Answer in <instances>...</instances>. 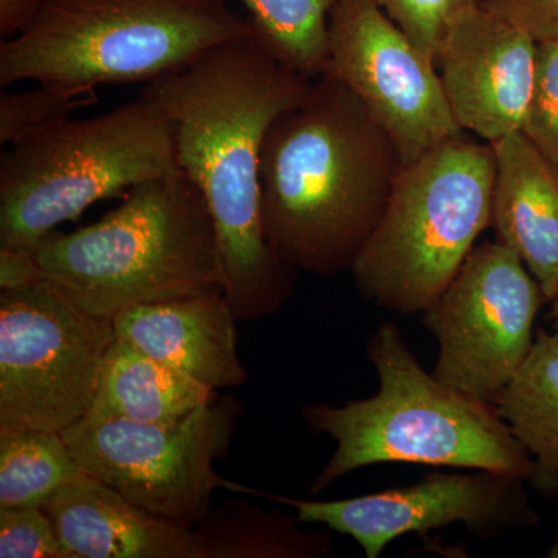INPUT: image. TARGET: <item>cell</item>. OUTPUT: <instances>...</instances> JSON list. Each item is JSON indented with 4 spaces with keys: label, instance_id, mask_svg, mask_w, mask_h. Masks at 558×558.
Masks as SVG:
<instances>
[{
    "label": "cell",
    "instance_id": "7a4b0ae2",
    "mask_svg": "<svg viewBox=\"0 0 558 558\" xmlns=\"http://www.w3.org/2000/svg\"><path fill=\"white\" fill-rule=\"evenodd\" d=\"M398 146L359 98L329 76L271 123L260 150L267 242L295 270H351L379 227L400 172Z\"/></svg>",
    "mask_w": 558,
    "mask_h": 558
},
{
    "label": "cell",
    "instance_id": "ba28073f",
    "mask_svg": "<svg viewBox=\"0 0 558 558\" xmlns=\"http://www.w3.org/2000/svg\"><path fill=\"white\" fill-rule=\"evenodd\" d=\"M242 413L229 395L174 422L84 417L61 435L83 472L154 515L193 529L211 512L218 488L263 497L215 470L229 457Z\"/></svg>",
    "mask_w": 558,
    "mask_h": 558
},
{
    "label": "cell",
    "instance_id": "8992f818",
    "mask_svg": "<svg viewBox=\"0 0 558 558\" xmlns=\"http://www.w3.org/2000/svg\"><path fill=\"white\" fill-rule=\"evenodd\" d=\"M179 170L170 123L145 98L54 121L0 156V248L36 247L92 205Z\"/></svg>",
    "mask_w": 558,
    "mask_h": 558
},
{
    "label": "cell",
    "instance_id": "cb8c5ba5",
    "mask_svg": "<svg viewBox=\"0 0 558 558\" xmlns=\"http://www.w3.org/2000/svg\"><path fill=\"white\" fill-rule=\"evenodd\" d=\"M521 132L558 167V40L538 44L534 94Z\"/></svg>",
    "mask_w": 558,
    "mask_h": 558
},
{
    "label": "cell",
    "instance_id": "d6986e66",
    "mask_svg": "<svg viewBox=\"0 0 558 558\" xmlns=\"http://www.w3.org/2000/svg\"><path fill=\"white\" fill-rule=\"evenodd\" d=\"M250 502L227 501L193 527L194 558H317L329 556V532Z\"/></svg>",
    "mask_w": 558,
    "mask_h": 558
},
{
    "label": "cell",
    "instance_id": "5bb4252c",
    "mask_svg": "<svg viewBox=\"0 0 558 558\" xmlns=\"http://www.w3.org/2000/svg\"><path fill=\"white\" fill-rule=\"evenodd\" d=\"M236 322L226 293L211 292L131 307L113 318V328L117 339L219 391L248 379Z\"/></svg>",
    "mask_w": 558,
    "mask_h": 558
},
{
    "label": "cell",
    "instance_id": "e0dca14e",
    "mask_svg": "<svg viewBox=\"0 0 558 558\" xmlns=\"http://www.w3.org/2000/svg\"><path fill=\"white\" fill-rule=\"evenodd\" d=\"M219 399L218 391L117 339L102 363L97 395L86 417L138 424L174 422Z\"/></svg>",
    "mask_w": 558,
    "mask_h": 558
},
{
    "label": "cell",
    "instance_id": "7c38bea8",
    "mask_svg": "<svg viewBox=\"0 0 558 558\" xmlns=\"http://www.w3.org/2000/svg\"><path fill=\"white\" fill-rule=\"evenodd\" d=\"M526 483L488 470L432 472L411 486L355 498L306 501L267 492L263 497L295 508L300 523L322 524L354 538L366 558H379L402 535L457 523L480 539H498L534 527L539 515L532 508Z\"/></svg>",
    "mask_w": 558,
    "mask_h": 558
},
{
    "label": "cell",
    "instance_id": "277c9868",
    "mask_svg": "<svg viewBox=\"0 0 558 558\" xmlns=\"http://www.w3.org/2000/svg\"><path fill=\"white\" fill-rule=\"evenodd\" d=\"M31 252L43 281L112 322L142 304L227 289L207 201L180 170L140 183L97 222L54 230Z\"/></svg>",
    "mask_w": 558,
    "mask_h": 558
},
{
    "label": "cell",
    "instance_id": "7402d4cb",
    "mask_svg": "<svg viewBox=\"0 0 558 558\" xmlns=\"http://www.w3.org/2000/svg\"><path fill=\"white\" fill-rule=\"evenodd\" d=\"M97 97H78L53 87L0 94V143L11 146L54 121L72 117L73 110L90 105Z\"/></svg>",
    "mask_w": 558,
    "mask_h": 558
},
{
    "label": "cell",
    "instance_id": "83f0119b",
    "mask_svg": "<svg viewBox=\"0 0 558 558\" xmlns=\"http://www.w3.org/2000/svg\"><path fill=\"white\" fill-rule=\"evenodd\" d=\"M46 0H0V36L13 38L24 31Z\"/></svg>",
    "mask_w": 558,
    "mask_h": 558
},
{
    "label": "cell",
    "instance_id": "30bf717a",
    "mask_svg": "<svg viewBox=\"0 0 558 558\" xmlns=\"http://www.w3.org/2000/svg\"><path fill=\"white\" fill-rule=\"evenodd\" d=\"M545 293L513 250L484 242L457 277L422 312L438 341L433 376L494 403L534 347V325Z\"/></svg>",
    "mask_w": 558,
    "mask_h": 558
},
{
    "label": "cell",
    "instance_id": "f1b7e54d",
    "mask_svg": "<svg viewBox=\"0 0 558 558\" xmlns=\"http://www.w3.org/2000/svg\"><path fill=\"white\" fill-rule=\"evenodd\" d=\"M550 304H553V311H550V314H553L554 323H556V329H558V295L556 299L550 301Z\"/></svg>",
    "mask_w": 558,
    "mask_h": 558
},
{
    "label": "cell",
    "instance_id": "2e32d148",
    "mask_svg": "<svg viewBox=\"0 0 558 558\" xmlns=\"http://www.w3.org/2000/svg\"><path fill=\"white\" fill-rule=\"evenodd\" d=\"M497 178L490 227L513 250L548 303L558 295V167L521 131L492 143Z\"/></svg>",
    "mask_w": 558,
    "mask_h": 558
},
{
    "label": "cell",
    "instance_id": "4fadbf2b",
    "mask_svg": "<svg viewBox=\"0 0 558 558\" xmlns=\"http://www.w3.org/2000/svg\"><path fill=\"white\" fill-rule=\"evenodd\" d=\"M538 44L483 3L451 25L436 57L462 131L487 143L521 131L534 94Z\"/></svg>",
    "mask_w": 558,
    "mask_h": 558
},
{
    "label": "cell",
    "instance_id": "ffe728a7",
    "mask_svg": "<svg viewBox=\"0 0 558 558\" xmlns=\"http://www.w3.org/2000/svg\"><path fill=\"white\" fill-rule=\"evenodd\" d=\"M81 472L61 433L0 425V509L43 508Z\"/></svg>",
    "mask_w": 558,
    "mask_h": 558
},
{
    "label": "cell",
    "instance_id": "3957f363",
    "mask_svg": "<svg viewBox=\"0 0 558 558\" xmlns=\"http://www.w3.org/2000/svg\"><path fill=\"white\" fill-rule=\"evenodd\" d=\"M379 391L344 405L310 403L300 414L317 435L336 440L311 494L371 465L417 464L488 470L531 480L534 461L494 403L473 398L427 373L398 326L381 323L368 343Z\"/></svg>",
    "mask_w": 558,
    "mask_h": 558
},
{
    "label": "cell",
    "instance_id": "4316f807",
    "mask_svg": "<svg viewBox=\"0 0 558 558\" xmlns=\"http://www.w3.org/2000/svg\"><path fill=\"white\" fill-rule=\"evenodd\" d=\"M43 281L31 250L0 248V290L27 288Z\"/></svg>",
    "mask_w": 558,
    "mask_h": 558
},
{
    "label": "cell",
    "instance_id": "6da1fadb",
    "mask_svg": "<svg viewBox=\"0 0 558 558\" xmlns=\"http://www.w3.org/2000/svg\"><path fill=\"white\" fill-rule=\"evenodd\" d=\"M311 83L252 28L140 92L170 123L180 171L207 201L238 322L271 317L295 290L299 270L264 231L260 150L271 123Z\"/></svg>",
    "mask_w": 558,
    "mask_h": 558
},
{
    "label": "cell",
    "instance_id": "d4e9b609",
    "mask_svg": "<svg viewBox=\"0 0 558 558\" xmlns=\"http://www.w3.org/2000/svg\"><path fill=\"white\" fill-rule=\"evenodd\" d=\"M0 558H65L44 508L0 509Z\"/></svg>",
    "mask_w": 558,
    "mask_h": 558
},
{
    "label": "cell",
    "instance_id": "9c48e42d",
    "mask_svg": "<svg viewBox=\"0 0 558 558\" xmlns=\"http://www.w3.org/2000/svg\"><path fill=\"white\" fill-rule=\"evenodd\" d=\"M112 319L47 281L0 290V425L62 433L89 414Z\"/></svg>",
    "mask_w": 558,
    "mask_h": 558
},
{
    "label": "cell",
    "instance_id": "8fae6325",
    "mask_svg": "<svg viewBox=\"0 0 558 558\" xmlns=\"http://www.w3.org/2000/svg\"><path fill=\"white\" fill-rule=\"evenodd\" d=\"M322 76L340 81L359 98L396 143L405 167L464 135L435 62L389 20L379 0H340L333 7Z\"/></svg>",
    "mask_w": 558,
    "mask_h": 558
},
{
    "label": "cell",
    "instance_id": "603a6c76",
    "mask_svg": "<svg viewBox=\"0 0 558 558\" xmlns=\"http://www.w3.org/2000/svg\"><path fill=\"white\" fill-rule=\"evenodd\" d=\"M481 0H379L389 20L435 62L453 22Z\"/></svg>",
    "mask_w": 558,
    "mask_h": 558
},
{
    "label": "cell",
    "instance_id": "52a82bcc",
    "mask_svg": "<svg viewBox=\"0 0 558 558\" xmlns=\"http://www.w3.org/2000/svg\"><path fill=\"white\" fill-rule=\"evenodd\" d=\"M495 178L492 143L465 134L407 165L379 227L352 264L360 295L402 315L427 310L490 227Z\"/></svg>",
    "mask_w": 558,
    "mask_h": 558
},
{
    "label": "cell",
    "instance_id": "44dd1931",
    "mask_svg": "<svg viewBox=\"0 0 558 558\" xmlns=\"http://www.w3.org/2000/svg\"><path fill=\"white\" fill-rule=\"evenodd\" d=\"M247 21L279 60L315 80L328 61L329 16L340 0H240Z\"/></svg>",
    "mask_w": 558,
    "mask_h": 558
},
{
    "label": "cell",
    "instance_id": "484cf974",
    "mask_svg": "<svg viewBox=\"0 0 558 558\" xmlns=\"http://www.w3.org/2000/svg\"><path fill=\"white\" fill-rule=\"evenodd\" d=\"M481 3L537 44L558 40V0H481Z\"/></svg>",
    "mask_w": 558,
    "mask_h": 558
},
{
    "label": "cell",
    "instance_id": "ac0fdd59",
    "mask_svg": "<svg viewBox=\"0 0 558 558\" xmlns=\"http://www.w3.org/2000/svg\"><path fill=\"white\" fill-rule=\"evenodd\" d=\"M494 405L534 461L527 483L538 495L558 498V329L538 330L526 362Z\"/></svg>",
    "mask_w": 558,
    "mask_h": 558
},
{
    "label": "cell",
    "instance_id": "9a60e30c",
    "mask_svg": "<svg viewBox=\"0 0 558 558\" xmlns=\"http://www.w3.org/2000/svg\"><path fill=\"white\" fill-rule=\"evenodd\" d=\"M43 508L65 558H194L193 529L154 515L86 472Z\"/></svg>",
    "mask_w": 558,
    "mask_h": 558
},
{
    "label": "cell",
    "instance_id": "5b68a950",
    "mask_svg": "<svg viewBox=\"0 0 558 558\" xmlns=\"http://www.w3.org/2000/svg\"><path fill=\"white\" fill-rule=\"evenodd\" d=\"M226 0H46L0 43V87L35 81L78 97L171 75L247 35Z\"/></svg>",
    "mask_w": 558,
    "mask_h": 558
},
{
    "label": "cell",
    "instance_id": "f546056e",
    "mask_svg": "<svg viewBox=\"0 0 558 558\" xmlns=\"http://www.w3.org/2000/svg\"><path fill=\"white\" fill-rule=\"evenodd\" d=\"M546 557L558 558V538L556 539V543H554V545L550 546V549L548 550V554H546Z\"/></svg>",
    "mask_w": 558,
    "mask_h": 558
}]
</instances>
